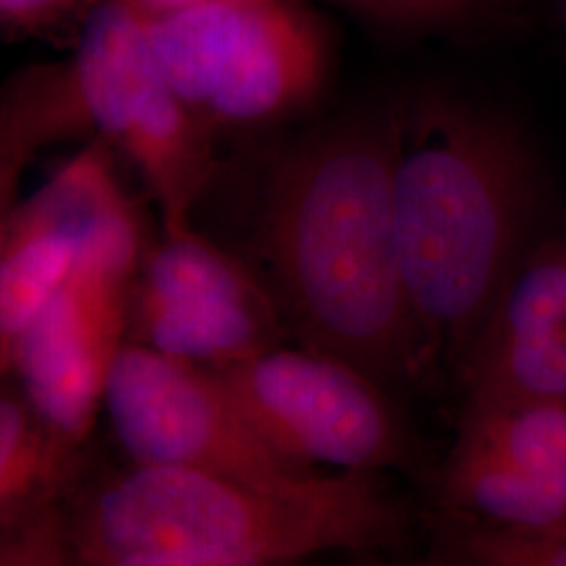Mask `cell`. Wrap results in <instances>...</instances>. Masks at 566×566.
Here are the masks:
<instances>
[{
	"instance_id": "ac0fdd59",
	"label": "cell",
	"mask_w": 566,
	"mask_h": 566,
	"mask_svg": "<svg viewBox=\"0 0 566 566\" xmlns=\"http://www.w3.org/2000/svg\"><path fill=\"white\" fill-rule=\"evenodd\" d=\"M86 0H0L2 34H41L72 20Z\"/></svg>"
},
{
	"instance_id": "ffe728a7",
	"label": "cell",
	"mask_w": 566,
	"mask_h": 566,
	"mask_svg": "<svg viewBox=\"0 0 566 566\" xmlns=\"http://www.w3.org/2000/svg\"><path fill=\"white\" fill-rule=\"evenodd\" d=\"M103 566H290L259 563V560H227V558H196V560H133Z\"/></svg>"
},
{
	"instance_id": "6da1fadb",
	"label": "cell",
	"mask_w": 566,
	"mask_h": 566,
	"mask_svg": "<svg viewBox=\"0 0 566 566\" xmlns=\"http://www.w3.org/2000/svg\"><path fill=\"white\" fill-rule=\"evenodd\" d=\"M401 112L315 133L271 175L263 245L283 315L304 346L385 388L437 378L411 315L395 214Z\"/></svg>"
},
{
	"instance_id": "4fadbf2b",
	"label": "cell",
	"mask_w": 566,
	"mask_h": 566,
	"mask_svg": "<svg viewBox=\"0 0 566 566\" xmlns=\"http://www.w3.org/2000/svg\"><path fill=\"white\" fill-rule=\"evenodd\" d=\"M88 130L70 61L30 65L0 84V252L23 203L30 166L51 145Z\"/></svg>"
},
{
	"instance_id": "30bf717a",
	"label": "cell",
	"mask_w": 566,
	"mask_h": 566,
	"mask_svg": "<svg viewBox=\"0 0 566 566\" xmlns=\"http://www.w3.org/2000/svg\"><path fill=\"white\" fill-rule=\"evenodd\" d=\"M434 514L507 531L566 526V401L462 405L432 474Z\"/></svg>"
},
{
	"instance_id": "277c9868",
	"label": "cell",
	"mask_w": 566,
	"mask_h": 566,
	"mask_svg": "<svg viewBox=\"0 0 566 566\" xmlns=\"http://www.w3.org/2000/svg\"><path fill=\"white\" fill-rule=\"evenodd\" d=\"M145 23L164 76L212 133L301 109L329 72L325 28L298 0H214Z\"/></svg>"
},
{
	"instance_id": "e0dca14e",
	"label": "cell",
	"mask_w": 566,
	"mask_h": 566,
	"mask_svg": "<svg viewBox=\"0 0 566 566\" xmlns=\"http://www.w3.org/2000/svg\"><path fill=\"white\" fill-rule=\"evenodd\" d=\"M0 566H74L61 525L60 497L0 531Z\"/></svg>"
},
{
	"instance_id": "2e32d148",
	"label": "cell",
	"mask_w": 566,
	"mask_h": 566,
	"mask_svg": "<svg viewBox=\"0 0 566 566\" xmlns=\"http://www.w3.org/2000/svg\"><path fill=\"white\" fill-rule=\"evenodd\" d=\"M346 11L405 34L472 32L502 20L506 0H329Z\"/></svg>"
},
{
	"instance_id": "52a82bcc",
	"label": "cell",
	"mask_w": 566,
	"mask_h": 566,
	"mask_svg": "<svg viewBox=\"0 0 566 566\" xmlns=\"http://www.w3.org/2000/svg\"><path fill=\"white\" fill-rule=\"evenodd\" d=\"M214 371L252 430L292 464L367 474L424 468L388 388L334 355L277 344Z\"/></svg>"
},
{
	"instance_id": "7a4b0ae2",
	"label": "cell",
	"mask_w": 566,
	"mask_h": 566,
	"mask_svg": "<svg viewBox=\"0 0 566 566\" xmlns=\"http://www.w3.org/2000/svg\"><path fill=\"white\" fill-rule=\"evenodd\" d=\"M539 164L518 126L451 97L401 112L395 214L405 292L434 376L458 380L531 245Z\"/></svg>"
},
{
	"instance_id": "44dd1931",
	"label": "cell",
	"mask_w": 566,
	"mask_h": 566,
	"mask_svg": "<svg viewBox=\"0 0 566 566\" xmlns=\"http://www.w3.org/2000/svg\"><path fill=\"white\" fill-rule=\"evenodd\" d=\"M369 566H397V565H382V563H378V565H369Z\"/></svg>"
},
{
	"instance_id": "8fae6325",
	"label": "cell",
	"mask_w": 566,
	"mask_h": 566,
	"mask_svg": "<svg viewBox=\"0 0 566 566\" xmlns=\"http://www.w3.org/2000/svg\"><path fill=\"white\" fill-rule=\"evenodd\" d=\"M112 149L86 145L23 200L0 252V385L11 380L21 340L60 290L82 243L133 212Z\"/></svg>"
},
{
	"instance_id": "5b68a950",
	"label": "cell",
	"mask_w": 566,
	"mask_h": 566,
	"mask_svg": "<svg viewBox=\"0 0 566 566\" xmlns=\"http://www.w3.org/2000/svg\"><path fill=\"white\" fill-rule=\"evenodd\" d=\"M70 67L91 128L133 164L164 231L191 227L212 170V130L164 76L145 20L99 0Z\"/></svg>"
},
{
	"instance_id": "ba28073f",
	"label": "cell",
	"mask_w": 566,
	"mask_h": 566,
	"mask_svg": "<svg viewBox=\"0 0 566 566\" xmlns=\"http://www.w3.org/2000/svg\"><path fill=\"white\" fill-rule=\"evenodd\" d=\"M103 413L133 464L200 470L266 489L303 485L319 474L266 446L214 369L143 344H124Z\"/></svg>"
},
{
	"instance_id": "7402d4cb",
	"label": "cell",
	"mask_w": 566,
	"mask_h": 566,
	"mask_svg": "<svg viewBox=\"0 0 566 566\" xmlns=\"http://www.w3.org/2000/svg\"><path fill=\"white\" fill-rule=\"evenodd\" d=\"M506 2H507V0H506Z\"/></svg>"
},
{
	"instance_id": "7c38bea8",
	"label": "cell",
	"mask_w": 566,
	"mask_h": 566,
	"mask_svg": "<svg viewBox=\"0 0 566 566\" xmlns=\"http://www.w3.org/2000/svg\"><path fill=\"white\" fill-rule=\"evenodd\" d=\"M455 382L462 405L566 401V233L526 248Z\"/></svg>"
},
{
	"instance_id": "d6986e66",
	"label": "cell",
	"mask_w": 566,
	"mask_h": 566,
	"mask_svg": "<svg viewBox=\"0 0 566 566\" xmlns=\"http://www.w3.org/2000/svg\"><path fill=\"white\" fill-rule=\"evenodd\" d=\"M145 21L164 20L214 0H114Z\"/></svg>"
},
{
	"instance_id": "3957f363",
	"label": "cell",
	"mask_w": 566,
	"mask_h": 566,
	"mask_svg": "<svg viewBox=\"0 0 566 566\" xmlns=\"http://www.w3.org/2000/svg\"><path fill=\"white\" fill-rule=\"evenodd\" d=\"M74 566L133 560H259L294 566L329 552L399 546L411 510L382 474L319 472L266 489L219 474L133 464L76 474L60 497Z\"/></svg>"
},
{
	"instance_id": "9c48e42d",
	"label": "cell",
	"mask_w": 566,
	"mask_h": 566,
	"mask_svg": "<svg viewBox=\"0 0 566 566\" xmlns=\"http://www.w3.org/2000/svg\"><path fill=\"white\" fill-rule=\"evenodd\" d=\"M280 298L193 227L147 245L130 292L128 340L221 369L282 344Z\"/></svg>"
},
{
	"instance_id": "8992f818",
	"label": "cell",
	"mask_w": 566,
	"mask_h": 566,
	"mask_svg": "<svg viewBox=\"0 0 566 566\" xmlns=\"http://www.w3.org/2000/svg\"><path fill=\"white\" fill-rule=\"evenodd\" d=\"M145 250L137 210L91 233L18 350L11 380L53 443L78 462L128 343L130 292Z\"/></svg>"
},
{
	"instance_id": "5bb4252c",
	"label": "cell",
	"mask_w": 566,
	"mask_h": 566,
	"mask_svg": "<svg viewBox=\"0 0 566 566\" xmlns=\"http://www.w3.org/2000/svg\"><path fill=\"white\" fill-rule=\"evenodd\" d=\"M81 462L53 443L13 380L0 385V531L57 500Z\"/></svg>"
},
{
	"instance_id": "9a60e30c",
	"label": "cell",
	"mask_w": 566,
	"mask_h": 566,
	"mask_svg": "<svg viewBox=\"0 0 566 566\" xmlns=\"http://www.w3.org/2000/svg\"><path fill=\"white\" fill-rule=\"evenodd\" d=\"M428 566H566V526L523 533L432 514Z\"/></svg>"
},
{
	"instance_id": "603a6c76",
	"label": "cell",
	"mask_w": 566,
	"mask_h": 566,
	"mask_svg": "<svg viewBox=\"0 0 566 566\" xmlns=\"http://www.w3.org/2000/svg\"><path fill=\"white\" fill-rule=\"evenodd\" d=\"M426 566H428V565H426Z\"/></svg>"
}]
</instances>
